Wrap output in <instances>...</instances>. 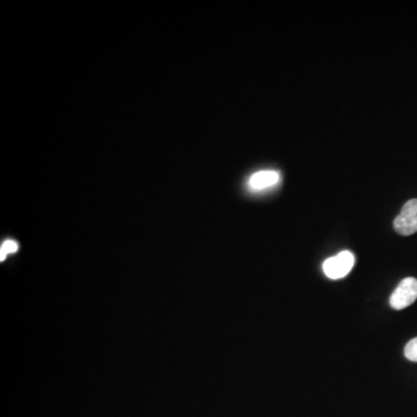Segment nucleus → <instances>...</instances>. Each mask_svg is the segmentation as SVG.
Listing matches in <instances>:
<instances>
[{
  "label": "nucleus",
  "mask_w": 417,
  "mask_h": 417,
  "mask_svg": "<svg viewBox=\"0 0 417 417\" xmlns=\"http://www.w3.org/2000/svg\"><path fill=\"white\" fill-rule=\"evenodd\" d=\"M17 248H19V245H17V241H14V240H6V241H3V245H1V250H0V255H1V261H3V259H6L7 255L8 254H13L17 252Z\"/></svg>",
  "instance_id": "39448f33"
},
{
  "label": "nucleus",
  "mask_w": 417,
  "mask_h": 417,
  "mask_svg": "<svg viewBox=\"0 0 417 417\" xmlns=\"http://www.w3.org/2000/svg\"><path fill=\"white\" fill-rule=\"evenodd\" d=\"M404 356L411 362H417V338L407 343V346L404 348Z\"/></svg>",
  "instance_id": "423d86ee"
},
{
  "label": "nucleus",
  "mask_w": 417,
  "mask_h": 417,
  "mask_svg": "<svg viewBox=\"0 0 417 417\" xmlns=\"http://www.w3.org/2000/svg\"><path fill=\"white\" fill-rule=\"evenodd\" d=\"M280 180V175L275 171H261L252 175L250 179V187L254 190L269 188L276 185Z\"/></svg>",
  "instance_id": "20e7f679"
},
{
  "label": "nucleus",
  "mask_w": 417,
  "mask_h": 417,
  "mask_svg": "<svg viewBox=\"0 0 417 417\" xmlns=\"http://www.w3.org/2000/svg\"><path fill=\"white\" fill-rule=\"evenodd\" d=\"M416 299L417 280L414 278H407L401 280L400 284L391 296L390 304L394 310L400 311L414 304Z\"/></svg>",
  "instance_id": "f257e3e1"
},
{
  "label": "nucleus",
  "mask_w": 417,
  "mask_h": 417,
  "mask_svg": "<svg viewBox=\"0 0 417 417\" xmlns=\"http://www.w3.org/2000/svg\"><path fill=\"white\" fill-rule=\"evenodd\" d=\"M354 264H355V257L348 250H344L335 257L327 259L322 268L327 278L339 280L344 278L351 271Z\"/></svg>",
  "instance_id": "f03ea898"
},
{
  "label": "nucleus",
  "mask_w": 417,
  "mask_h": 417,
  "mask_svg": "<svg viewBox=\"0 0 417 417\" xmlns=\"http://www.w3.org/2000/svg\"><path fill=\"white\" fill-rule=\"evenodd\" d=\"M394 229L401 236H411L417 232V199L404 204L400 215L394 219Z\"/></svg>",
  "instance_id": "7ed1b4c3"
}]
</instances>
